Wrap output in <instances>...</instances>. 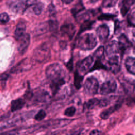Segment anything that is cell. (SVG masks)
<instances>
[{"label":"cell","mask_w":135,"mask_h":135,"mask_svg":"<svg viewBox=\"0 0 135 135\" xmlns=\"http://www.w3.org/2000/svg\"><path fill=\"white\" fill-rule=\"evenodd\" d=\"M74 0H61V1L63 3L65 4H70V3H71Z\"/></svg>","instance_id":"obj_41"},{"label":"cell","mask_w":135,"mask_h":135,"mask_svg":"<svg viewBox=\"0 0 135 135\" xmlns=\"http://www.w3.org/2000/svg\"><path fill=\"white\" fill-rule=\"evenodd\" d=\"M83 80V76L80 74L76 70L74 73V84L75 88L79 89L81 88L82 85V82Z\"/></svg>","instance_id":"obj_25"},{"label":"cell","mask_w":135,"mask_h":135,"mask_svg":"<svg viewBox=\"0 0 135 135\" xmlns=\"http://www.w3.org/2000/svg\"><path fill=\"white\" fill-rule=\"evenodd\" d=\"M84 91L89 95H95L98 90L99 82L97 79L93 76L86 78L83 85Z\"/></svg>","instance_id":"obj_3"},{"label":"cell","mask_w":135,"mask_h":135,"mask_svg":"<svg viewBox=\"0 0 135 135\" xmlns=\"http://www.w3.org/2000/svg\"><path fill=\"white\" fill-rule=\"evenodd\" d=\"M104 50H105L107 55L111 56L115 55L116 53H118L120 51V49L118 42L113 40L108 43Z\"/></svg>","instance_id":"obj_15"},{"label":"cell","mask_w":135,"mask_h":135,"mask_svg":"<svg viewBox=\"0 0 135 135\" xmlns=\"http://www.w3.org/2000/svg\"><path fill=\"white\" fill-rule=\"evenodd\" d=\"M65 83L64 77H61L51 80L50 88L53 95L56 94L61 87Z\"/></svg>","instance_id":"obj_11"},{"label":"cell","mask_w":135,"mask_h":135,"mask_svg":"<svg viewBox=\"0 0 135 135\" xmlns=\"http://www.w3.org/2000/svg\"><path fill=\"white\" fill-rule=\"evenodd\" d=\"M125 66L127 71L131 74H135V61L132 57H128L125 61Z\"/></svg>","instance_id":"obj_21"},{"label":"cell","mask_w":135,"mask_h":135,"mask_svg":"<svg viewBox=\"0 0 135 135\" xmlns=\"http://www.w3.org/2000/svg\"><path fill=\"white\" fill-rule=\"evenodd\" d=\"M104 52V48L103 46H100L94 52L93 55L97 59H101Z\"/></svg>","instance_id":"obj_28"},{"label":"cell","mask_w":135,"mask_h":135,"mask_svg":"<svg viewBox=\"0 0 135 135\" xmlns=\"http://www.w3.org/2000/svg\"><path fill=\"white\" fill-rule=\"evenodd\" d=\"M99 99L97 98H92L86 102L84 104V107L85 109L91 110L99 107Z\"/></svg>","instance_id":"obj_23"},{"label":"cell","mask_w":135,"mask_h":135,"mask_svg":"<svg viewBox=\"0 0 135 135\" xmlns=\"http://www.w3.org/2000/svg\"><path fill=\"white\" fill-rule=\"evenodd\" d=\"M18 41L17 50L21 54H23L27 50L30 43V36L28 34L25 33L22 36Z\"/></svg>","instance_id":"obj_10"},{"label":"cell","mask_w":135,"mask_h":135,"mask_svg":"<svg viewBox=\"0 0 135 135\" xmlns=\"http://www.w3.org/2000/svg\"><path fill=\"white\" fill-rule=\"evenodd\" d=\"M96 33L99 40L101 42L105 41L109 35V28L107 25L102 24L99 25L97 30Z\"/></svg>","instance_id":"obj_14"},{"label":"cell","mask_w":135,"mask_h":135,"mask_svg":"<svg viewBox=\"0 0 135 135\" xmlns=\"http://www.w3.org/2000/svg\"><path fill=\"white\" fill-rule=\"evenodd\" d=\"M33 62L32 60L29 59H24L14 66L11 70L12 73H17L28 70L32 67Z\"/></svg>","instance_id":"obj_7"},{"label":"cell","mask_w":135,"mask_h":135,"mask_svg":"<svg viewBox=\"0 0 135 135\" xmlns=\"http://www.w3.org/2000/svg\"><path fill=\"white\" fill-rule=\"evenodd\" d=\"M94 23V21H90L89 19L84 20L81 25L80 32L79 33H81V32H83L84 31L90 29L92 27V26Z\"/></svg>","instance_id":"obj_26"},{"label":"cell","mask_w":135,"mask_h":135,"mask_svg":"<svg viewBox=\"0 0 135 135\" xmlns=\"http://www.w3.org/2000/svg\"><path fill=\"white\" fill-rule=\"evenodd\" d=\"M49 31V25L48 22H45L40 24L35 29V33L37 35L45 34Z\"/></svg>","instance_id":"obj_22"},{"label":"cell","mask_w":135,"mask_h":135,"mask_svg":"<svg viewBox=\"0 0 135 135\" xmlns=\"http://www.w3.org/2000/svg\"><path fill=\"white\" fill-rule=\"evenodd\" d=\"M50 55V51L45 43L37 46L34 52V59L39 62H42L46 60Z\"/></svg>","instance_id":"obj_5"},{"label":"cell","mask_w":135,"mask_h":135,"mask_svg":"<svg viewBox=\"0 0 135 135\" xmlns=\"http://www.w3.org/2000/svg\"><path fill=\"white\" fill-rule=\"evenodd\" d=\"M45 74L50 80L64 77L65 72L63 67L57 63H52L47 66L45 70Z\"/></svg>","instance_id":"obj_2"},{"label":"cell","mask_w":135,"mask_h":135,"mask_svg":"<svg viewBox=\"0 0 135 135\" xmlns=\"http://www.w3.org/2000/svg\"><path fill=\"white\" fill-rule=\"evenodd\" d=\"M9 20V17L8 14L5 12L0 14V23L2 24H5L7 23Z\"/></svg>","instance_id":"obj_35"},{"label":"cell","mask_w":135,"mask_h":135,"mask_svg":"<svg viewBox=\"0 0 135 135\" xmlns=\"http://www.w3.org/2000/svg\"><path fill=\"white\" fill-rule=\"evenodd\" d=\"M115 16V15L113 14H102L98 17V19L99 20H112Z\"/></svg>","instance_id":"obj_34"},{"label":"cell","mask_w":135,"mask_h":135,"mask_svg":"<svg viewBox=\"0 0 135 135\" xmlns=\"http://www.w3.org/2000/svg\"><path fill=\"white\" fill-rule=\"evenodd\" d=\"M127 1L131 5L134 4V0H127Z\"/></svg>","instance_id":"obj_42"},{"label":"cell","mask_w":135,"mask_h":135,"mask_svg":"<svg viewBox=\"0 0 135 135\" xmlns=\"http://www.w3.org/2000/svg\"><path fill=\"white\" fill-rule=\"evenodd\" d=\"M76 112V108L74 106H71L66 108L64 112V114L68 117H73Z\"/></svg>","instance_id":"obj_30"},{"label":"cell","mask_w":135,"mask_h":135,"mask_svg":"<svg viewBox=\"0 0 135 135\" xmlns=\"http://www.w3.org/2000/svg\"><path fill=\"white\" fill-rule=\"evenodd\" d=\"M101 132L98 130H93L90 132V134H100Z\"/></svg>","instance_id":"obj_40"},{"label":"cell","mask_w":135,"mask_h":135,"mask_svg":"<svg viewBox=\"0 0 135 135\" xmlns=\"http://www.w3.org/2000/svg\"><path fill=\"white\" fill-rule=\"evenodd\" d=\"M100 0H90L91 2L92 3H97L98 2V1H99Z\"/></svg>","instance_id":"obj_43"},{"label":"cell","mask_w":135,"mask_h":135,"mask_svg":"<svg viewBox=\"0 0 135 135\" xmlns=\"http://www.w3.org/2000/svg\"><path fill=\"white\" fill-rule=\"evenodd\" d=\"M33 113V111H30L27 112H25L23 113H20L11 119L8 120L1 127V129H6L14 126L17 125V124L26 120L27 119L31 118Z\"/></svg>","instance_id":"obj_4"},{"label":"cell","mask_w":135,"mask_h":135,"mask_svg":"<svg viewBox=\"0 0 135 135\" xmlns=\"http://www.w3.org/2000/svg\"><path fill=\"white\" fill-rule=\"evenodd\" d=\"M26 25L23 22H20L17 24L14 32V36L16 40H19L25 34Z\"/></svg>","instance_id":"obj_19"},{"label":"cell","mask_w":135,"mask_h":135,"mask_svg":"<svg viewBox=\"0 0 135 135\" xmlns=\"http://www.w3.org/2000/svg\"><path fill=\"white\" fill-rule=\"evenodd\" d=\"M117 88V84L115 80H108L104 82L100 88V93L103 95L114 92Z\"/></svg>","instance_id":"obj_8"},{"label":"cell","mask_w":135,"mask_h":135,"mask_svg":"<svg viewBox=\"0 0 135 135\" xmlns=\"http://www.w3.org/2000/svg\"><path fill=\"white\" fill-rule=\"evenodd\" d=\"M130 6H131L127 0H123L120 8V12L122 16H124L129 11Z\"/></svg>","instance_id":"obj_27"},{"label":"cell","mask_w":135,"mask_h":135,"mask_svg":"<svg viewBox=\"0 0 135 135\" xmlns=\"http://www.w3.org/2000/svg\"><path fill=\"white\" fill-rule=\"evenodd\" d=\"M8 78V75L7 74H3L0 75V81H3V80H6Z\"/></svg>","instance_id":"obj_39"},{"label":"cell","mask_w":135,"mask_h":135,"mask_svg":"<svg viewBox=\"0 0 135 135\" xmlns=\"http://www.w3.org/2000/svg\"><path fill=\"white\" fill-rule=\"evenodd\" d=\"M97 44V38L93 33L83 34L80 36L77 40V46L81 50L84 51L92 50Z\"/></svg>","instance_id":"obj_1"},{"label":"cell","mask_w":135,"mask_h":135,"mask_svg":"<svg viewBox=\"0 0 135 135\" xmlns=\"http://www.w3.org/2000/svg\"><path fill=\"white\" fill-rule=\"evenodd\" d=\"M128 22L131 26H134V12L133 10L132 13L129 14L128 16Z\"/></svg>","instance_id":"obj_36"},{"label":"cell","mask_w":135,"mask_h":135,"mask_svg":"<svg viewBox=\"0 0 135 135\" xmlns=\"http://www.w3.org/2000/svg\"><path fill=\"white\" fill-rule=\"evenodd\" d=\"M100 59H97V61H95V63L94 64L93 66L91 68L90 70V71H92L93 70L99 69H105V67L103 65V64H102L100 60Z\"/></svg>","instance_id":"obj_32"},{"label":"cell","mask_w":135,"mask_h":135,"mask_svg":"<svg viewBox=\"0 0 135 135\" xmlns=\"http://www.w3.org/2000/svg\"><path fill=\"white\" fill-rule=\"evenodd\" d=\"M84 9V7L82 3V2L80 1L78 3H76L73 7L71 9V12L72 15L74 17H76V15L82 11Z\"/></svg>","instance_id":"obj_24"},{"label":"cell","mask_w":135,"mask_h":135,"mask_svg":"<svg viewBox=\"0 0 135 135\" xmlns=\"http://www.w3.org/2000/svg\"><path fill=\"white\" fill-rule=\"evenodd\" d=\"M27 7L34 5L37 3V0H26L25 1Z\"/></svg>","instance_id":"obj_38"},{"label":"cell","mask_w":135,"mask_h":135,"mask_svg":"<svg viewBox=\"0 0 135 135\" xmlns=\"http://www.w3.org/2000/svg\"><path fill=\"white\" fill-rule=\"evenodd\" d=\"M46 115V113L45 112V111H44L42 109H41L38 111V112L36 114H35V115L34 117V118L36 121H41L44 118H45Z\"/></svg>","instance_id":"obj_31"},{"label":"cell","mask_w":135,"mask_h":135,"mask_svg":"<svg viewBox=\"0 0 135 135\" xmlns=\"http://www.w3.org/2000/svg\"><path fill=\"white\" fill-rule=\"evenodd\" d=\"M25 104V101L22 98H18L14 100L11 102V111L12 112H14L17 110H20L24 106Z\"/></svg>","instance_id":"obj_20"},{"label":"cell","mask_w":135,"mask_h":135,"mask_svg":"<svg viewBox=\"0 0 135 135\" xmlns=\"http://www.w3.org/2000/svg\"><path fill=\"white\" fill-rule=\"evenodd\" d=\"M108 64L109 70L114 74L118 73L121 69L119 62V57L117 55H113L110 56Z\"/></svg>","instance_id":"obj_9"},{"label":"cell","mask_w":135,"mask_h":135,"mask_svg":"<svg viewBox=\"0 0 135 135\" xmlns=\"http://www.w3.org/2000/svg\"><path fill=\"white\" fill-rule=\"evenodd\" d=\"M33 97L34 98V101L38 103H45L51 99L49 93L44 90L38 91L35 95L33 94Z\"/></svg>","instance_id":"obj_16"},{"label":"cell","mask_w":135,"mask_h":135,"mask_svg":"<svg viewBox=\"0 0 135 135\" xmlns=\"http://www.w3.org/2000/svg\"><path fill=\"white\" fill-rule=\"evenodd\" d=\"M93 62V57L92 56H89L81 60L78 65L76 71L81 75L85 74L91 68Z\"/></svg>","instance_id":"obj_6"},{"label":"cell","mask_w":135,"mask_h":135,"mask_svg":"<svg viewBox=\"0 0 135 135\" xmlns=\"http://www.w3.org/2000/svg\"><path fill=\"white\" fill-rule=\"evenodd\" d=\"M121 104L120 103H118L103 111L100 114L101 118L104 120L107 119L113 112L116 111L121 107Z\"/></svg>","instance_id":"obj_17"},{"label":"cell","mask_w":135,"mask_h":135,"mask_svg":"<svg viewBox=\"0 0 135 135\" xmlns=\"http://www.w3.org/2000/svg\"><path fill=\"white\" fill-rule=\"evenodd\" d=\"M9 8L12 11L16 13H23L28 8L25 1H16L11 3Z\"/></svg>","instance_id":"obj_12"},{"label":"cell","mask_w":135,"mask_h":135,"mask_svg":"<svg viewBox=\"0 0 135 135\" xmlns=\"http://www.w3.org/2000/svg\"><path fill=\"white\" fill-rule=\"evenodd\" d=\"M118 0H103L102 6L104 7H111L115 6Z\"/></svg>","instance_id":"obj_33"},{"label":"cell","mask_w":135,"mask_h":135,"mask_svg":"<svg viewBox=\"0 0 135 135\" xmlns=\"http://www.w3.org/2000/svg\"><path fill=\"white\" fill-rule=\"evenodd\" d=\"M110 103V101L109 99L104 98L101 100H99V107L100 108L104 107L107 105H108Z\"/></svg>","instance_id":"obj_37"},{"label":"cell","mask_w":135,"mask_h":135,"mask_svg":"<svg viewBox=\"0 0 135 135\" xmlns=\"http://www.w3.org/2000/svg\"><path fill=\"white\" fill-rule=\"evenodd\" d=\"M118 44L120 49V51L123 52L128 48L132 46L131 43L126 37V36L122 34H121L118 38Z\"/></svg>","instance_id":"obj_18"},{"label":"cell","mask_w":135,"mask_h":135,"mask_svg":"<svg viewBox=\"0 0 135 135\" xmlns=\"http://www.w3.org/2000/svg\"><path fill=\"white\" fill-rule=\"evenodd\" d=\"M33 7V11L35 15H40L44 7V4L41 2L36 3L34 5Z\"/></svg>","instance_id":"obj_29"},{"label":"cell","mask_w":135,"mask_h":135,"mask_svg":"<svg viewBox=\"0 0 135 135\" xmlns=\"http://www.w3.org/2000/svg\"><path fill=\"white\" fill-rule=\"evenodd\" d=\"M60 31L62 35L67 36L69 40H71L75 33L76 29L73 24H65L61 26Z\"/></svg>","instance_id":"obj_13"}]
</instances>
